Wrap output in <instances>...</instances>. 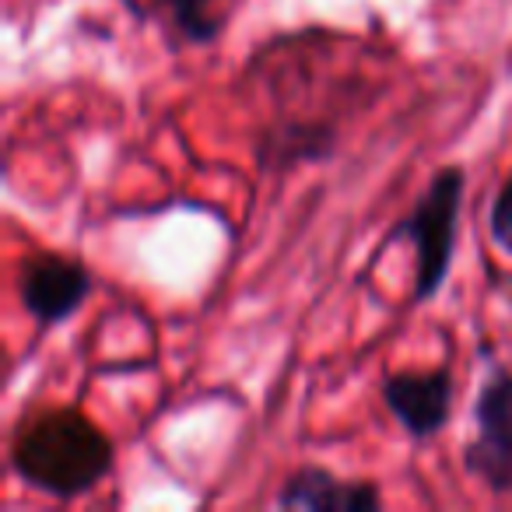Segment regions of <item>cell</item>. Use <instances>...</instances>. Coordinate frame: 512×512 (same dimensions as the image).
Returning <instances> with one entry per match:
<instances>
[{
	"instance_id": "cell-1",
	"label": "cell",
	"mask_w": 512,
	"mask_h": 512,
	"mask_svg": "<svg viewBox=\"0 0 512 512\" xmlns=\"http://www.w3.org/2000/svg\"><path fill=\"white\" fill-rule=\"evenodd\" d=\"M11 467L36 491L74 498L113 470V442L78 411H53L18 435Z\"/></svg>"
},
{
	"instance_id": "cell-2",
	"label": "cell",
	"mask_w": 512,
	"mask_h": 512,
	"mask_svg": "<svg viewBox=\"0 0 512 512\" xmlns=\"http://www.w3.org/2000/svg\"><path fill=\"white\" fill-rule=\"evenodd\" d=\"M463 176L460 165H442L418 197L414 211L400 225H393L390 239L411 242L414 246V299L432 302L439 288L446 285L449 267L456 253V232H460V211H463Z\"/></svg>"
},
{
	"instance_id": "cell-3",
	"label": "cell",
	"mask_w": 512,
	"mask_h": 512,
	"mask_svg": "<svg viewBox=\"0 0 512 512\" xmlns=\"http://www.w3.org/2000/svg\"><path fill=\"white\" fill-rule=\"evenodd\" d=\"M474 439L463 446V467L491 495L512 491V372L491 365L477 390Z\"/></svg>"
},
{
	"instance_id": "cell-4",
	"label": "cell",
	"mask_w": 512,
	"mask_h": 512,
	"mask_svg": "<svg viewBox=\"0 0 512 512\" xmlns=\"http://www.w3.org/2000/svg\"><path fill=\"white\" fill-rule=\"evenodd\" d=\"M18 295H22L25 313L39 327H57L85 306V299L92 295V274L71 256L39 253L22 264Z\"/></svg>"
},
{
	"instance_id": "cell-5",
	"label": "cell",
	"mask_w": 512,
	"mask_h": 512,
	"mask_svg": "<svg viewBox=\"0 0 512 512\" xmlns=\"http://www.w3.org/2000/svg\"><path fill=\"white\" fill-rule=\"evenodd\" d=\"M383 400L411 439H432L453 414V369L439 365L432 372H393L383 379Z\"/></svg>"
},
{
	"instance_id": "cell-6",
	"label": "cell",
	"mask_w": 512,
	"mask_h": 512,
	"mask_svg": "<svg viewBox=\"0 0 512 512\" xmlns=\"http://www.w3.org/2000/svg\"><path fill=\"white\" fill-rule=\"evenodd\" d=\"M274 505L302 512H376L383 498L372 481H344L323 467H302L285 477Z\"/></svg>"
},
{
	"instance_id": "cell-7",
	"label": "cell",
	"mask_w": 512,
	"mask_h": 512,
	"mask_svg": "<svg viewBox=\"0 0 512 512\" xmlns=\"http://www.w3.org/2000/svg\"><path fill=\"white\" fill-rule=\"evenodd\" d=\"M334 148V130L323 123H302V127H278L260 141V169H288L295 162H316L327 158Z\"/></svg>"
},
{
	"instance_id": "cell-8",
	"label": "cell",
	"mask_w": 512,
	"mask_h": 512,
	"mask_svg": "<svg viewBox=\"0 0 512 512\" xmlns=\"http://www.w3.org/2000/svg\"><path fill=\"white\" fill-rule=\"evenodd\" d=\"M158 4L169 15L172 29L186 43H197V46L214 43L228 22L225 0H158Z\"/></svg>"
},
{
	"instance_id": "cell-9",
	"label": "cell",
	"mask_w": 512,
	"mask_h": 512,
	"mask_svg": "<svg viewBox=\"0 0 512 512\" xmlns=\"http://www.w3.org/2000/svg\"><path fill=\"white\" fill-rule=\"evenodd\" d=\"M488 232H491V242H495L505 256H512V172L505 176V183L498 186L495 200H491Z\"/></svg>"
}]
</instances>
